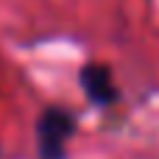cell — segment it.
Listing matches in <instances>:
<instances>
[{
	"label": "cell",
	"instance_id": "cell-1",
	"mask_svg": "<svg viewBox=\"0 0 159 159\" xmlns=\"http://www.w3.org/2000/svg\"><path fill=\"white\" fill-rule=\"evenodd\" d=\"M75 131V117L67 109L50 106L39 115L36 123V148H39V159H64V148L67 140Z\"/></svg>",
	"mask_w": 159,
	"mask_h": 159
},
{
	"label": "cell",
	"instance_id": "cell-2",
	"mask_svg": "<svg viewBox=\"0 0 159 159\" xmlns=\"http://www.w3.org/2000/svg\"><path fill=\"white\" fill-rule=\"evenodd\" d=\"M81 87L87 92V98L95 103V106H106L117 98V89H115V81H112V73L101 64H87L81 70Z\"/></svg>",
	"mask_w": 159,
	"mask_h": 159
}]
</instances>
